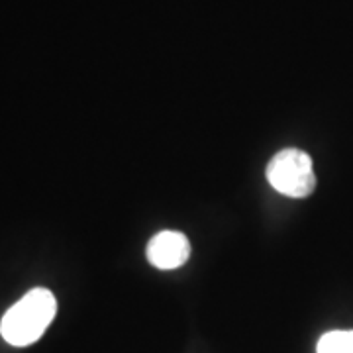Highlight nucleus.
Wrapping results in <instances>:
<instances>
[{
    "mask_svg": "<svg viewBox=\"0 0 353 353\" xmlns=\"http://www.w3.org/2000/svg\"><path fill=\"white\" fill-rule=\"evenodd\" d=\"M57 312L55 296L48 289L30 290L2 316L0 334L10 345L24 347L38 341Z\"/></svg>",
    "mask_w": 353,
    "mask_h": 353,
    "instance_id": "obj_1",
    "label": "nucleus"
},
{
    "mask_svg": "<svg viewBox=\"0 0 353 353\" xmlns=\"http://www.w3.org/2000/svg\"><path fill=\"white\" fill-rule=\"evenodd\" d=\"M267 181L271 187L290 199H306L316 189L312 159L301 150H283L267 165Z\"/></svg>",
    "mask_w": 353,
    "mask_h": 353,
    "instance_id": "obj_2",
    "label": "nucleus"
},
{
    "mask_svg": "<svg viewBox=\"0 0 353 353\" xmlns=\"http://www.w3.org/2000/svg\"><path fill=\"white\" fill-rule=\"evenodd\" d=\"M148 259L153 267L171 271L179 269L189 261L190 241L185 234L175 230H165L155 234L148 243Z\"/></svg>",
    "mask_w": 353,
    "mask_h": 353,
    "instance_id": "obj_3",
    "label": "nucleus"
},
{
    "mask_svg": "<svg viewBox=\"0 0 353 353\" xmlns=\"http://www.w3.org/2000/svg\"><path fill=\"white\" fill-rule=\"evenodd\" d=\"M318 353H353V330H334L318 341Z\"/></svg>",
    "mask_w": 353,
    "mask_h": 353,
    "instance_id": "obj_4",
    "label": "nucleus"
}]
</instances>
